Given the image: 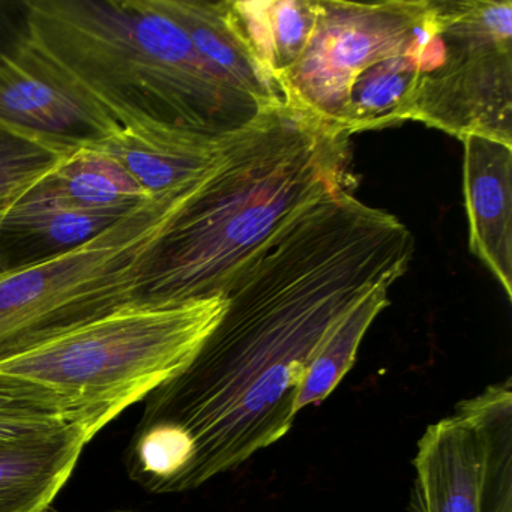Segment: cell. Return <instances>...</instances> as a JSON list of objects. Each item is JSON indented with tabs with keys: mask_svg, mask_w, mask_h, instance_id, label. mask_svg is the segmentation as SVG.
Listing matches in <instances>:
<instances>
[{
	"mask_svg": "<svg viewBox=\"0 0 512 512\" xmlns=\"http://www.w3.org/2000/svg\"><path fill=\"white\" fill-rule=\"evenodd\" d=\"M412 232L343 188L293 218L233 281L194 358L145 398L124 455L149 493L196 490L283 439L328 329L403 277Z\"/></svg>",
	"mask_w": 512,
	"mask_h": 512,
	"instance_id": "6da1fadb",
	"label": "cell"
},
{
	"mask_svg": "<svg viewBox=\"0 0 512 512\" xmlns=\"http://www.w3.org/2000/svg\"><path fill=\"white\" fill-rule=\"evenodd\" d=\"M347 139L287 101L260 115L185 194L146 265L139 301L224 298L284 226L344 188Z\"/></svg>",
	"mask_w": 512,
	"mask_h": 512,
	"instance_id": "7a4b0ae2",
	"label": "cell"
},
{
	"mask_svg": "<svg viewBox=\"0 0 512 512\" xmlns=\"http://www.w3.org/2000/svg\"><path fill=\"white\" fill-rule=\"evenodd\" d=\"M32 40L121 127L232 136L268 112L236 91L158 0H26Z\"/></svg>",
	"mask_w": 512,
	"mask_h": 512,
	"instance_id": "3957f363",
	"label": "cell"
},
{
	"mask_svg": "<svg viewBox=\"0 0 512 512\" xmlns=\"http://www.w3.org/2000/svg\"><path fill=\"white\" fill-rule=\"evenodd\" d=\"M226 298L164 305L133 301L43 346L0 362L106 427L178 374L218 325Z\"/></svg>",
	"mask_w": 512,
	"mask_h": 512,
	"instance_id": "277c9868",
	"label": "cell"
},
{
	"mask_svg": "<svg viewBox=\"0 0 512 512\" xmlns=\"http://www.w3.org/2000/svg\"><path fill=\"white\" fill-rule=\"evenodd\" d=\"M193 185L131 209L68 253L2 272L0 362L139 301L146 265Z\"/></svg>",
	"mask_w": 512,
	"mask_h": 512,
	"instance_id": "5b68a950",
	"label": "cell"
},
{
	"mask_svg": "<svg viewBox=\"0 0 512 512\" xmlns=\"http://www.w3.org/2000/svg\"><path fill=\"white\" fill-rule=\"evenodd\" d=\"M442 55L422 74L409 121L512 146V2L434 0Z\"/></svg>",
	"mask_w": 512,
	"mask_h": 512,
	"instance_id": "8992f818",
	"label": "cell"
},
{
	"mask_svg": "<svg viewBox=\"0 0 512 512\" xmlns=\"http://www.w3.org/2000/svg\"><path fill=\"white\" fill-rule=\"evenodd\" d=\"M316 4L313 37L278 85L284 101L343 131L352 83L377 62L416 43L433 25L434 2L316 0Z\"/></svg>",
	"mask_w": 512,
	"mask_h": 512,
	"instance_id": "52a82bcc",
	"label": "cell"
},
{
	"mask_svg": "<svg viewBox=\"0 0 512 512\" xmlns=\"http://www.w3.org/2000/svg\"><path fill=\"white\" fill-rule=\"evenodd\" d=\"M0 124L71 151L98 145L122 128L32 40L25 20L0 46Z\"/></svg>",
	"mask_w": 512,
	"mask_h": 512,
	"instance_id": "ba28073f",
	"label": "cell"
},
{
	"mask_svg": "<svg viewBox=\"0 0 512 512\" xmlns=\"http://www.w3.org/2000/svg\"><path fill=\"white\" fill-rule=\"evenodd\" d=\"M463 194L470 251L512 299V146L466 136Z\"/></svg>",
	"mask_w": 512,
	"mask_h": 512,
	"instance_id": "9c48e42d",
	"label": "cell"
},
{
	"mask_svg": "<svg viewBox=\"0 0 512 512\" xmlns=\"http://www.w3.org/2000/svg\"><path fill=\"white\" fill-rule=\"evenodd\" d=\"M239 133L211 136L169 125L137 124L122 127L95 146L115 157L151 196L157 197L190 187L208 175Z\"/></svg>",
	"mask_w": 512,
	"mask_h": 512,
	"instance_id": "30bf717a",
	"label": "cell"
},
{
	"mask_svg": "<svg viewBox=\"0 0 512 512\" xmlns=\"http://www.w3.org/2000/svg\"><path fill=\"white\" fill-rule=\"evenodd\" d=\"M413 466L415 512H485L481 445L460 413L425 428Z\"/></svg>",
	"mask_w": 512,
	"mask_h": 512,
	"instance_id": "8fae6325",
	"label": "cell"
},
{
	"mask_svg": "<svg viewBox=\"0 0 512 512\" xmlns=\"http://www.w3.org/2000/svg\"><path fill=\"white\" fill-rule=\"evenodd\" d=\"M103 427L71 422L58 430L0 440V512H46Z\"/></svg>",
	"mask_w": 512,
	"mask_h": 512,
	"instance_id": "7c38bea8",
	"label": "cell"
},
{
	"mask_svg": "<svg viewBox=\"0 0 512 512\" xmlns=\"http://www.w3.org/2000/svg\"><path fill=\"white\" fill-rule=\"evenodd\" d=\"M124 215L77 208L31 190L8 214L0 232V274L68 253Z\"/></svg>",
	"mask_w": 512,
	"mask_h": 512,
	"instance_id": "4fadbf2b",
	"label": "cell"
},
{
	"mask_svg": "<svg viewBox=\"0 0 512 512\" xmlns=\"http://www.w3.org/2000/svg\"><path fill=\"white\" fill-rule=\"evenodd\" d=\"M158 4L187 32L199 55L236 91L266 110L284 103L280 88L236 23L230 0H158Z\"/></svg>",
	"mask_w": 512,
	"mask_h": 512,
	"instance_id": "5bb4252c",
	"label": "cell"
},
{
	"mask_svg": "<svg viewBox=\"0 0 512 512\" xmlns=\"http://www.w3.org/2000/svg\"><path fill=\"white\" fill-rule=\"evenodd\" d=\"M34 190L77 208L121 214L154 199L115 157L95 145L68 155Z\"/></svg>",
	"mask_w": 512,
	"mask_h": 512,
	"instance_id": "9a60e30c",
	"label": "cell"
},
{
	"mask_svg": "<svg viewBox=\"0 0 512 512\" xmlns=\"http://www.w3.org/2000/svg\"><path fill=\"white\" fill-rule=\"evenodd\" d=\"M230 7L254 55L280 88L281 77L299 61L313 37L316 0H232Z\"/></svg>",
	"mask_w": 512,
	"mask_h": 512,
	"instance_id": "2e32d148",
	"label": "cell"
},
{
	"mask_svg": "<svg viewBox=\"0 0 512 512\" xmlns=\"http://www.w3.org/2000/svg\"><path fill=\"white\" fill-rule=\"evenodd\" d=\"M478 434L485 512H512L511 379L487 386L455 407Z\"/></svg>",
	"mask_w": 512,
	"mask_h": 512,
	"instance_id": "e0dca14e",
	"label": "cell"
},
{
	"mask_svg": "<svg viewBox=\"0 0 512 512\" xmlns=\"http://www.w3.org/2000/svg\"><path fill=\"white\" fill-rule=\"evenodd\" d=\"M389 284H380L353 304L326 332L296 398V415L323 403L349 373L371 323L389 305Z\"/></svg>",
	"mask_w": 512,
	"mask_h": 512,
	"instance_id": "ac0fdd59",
	"label": "cell"
},
{
	"mask_svg": "<svg viewBox=\"0 0 512 512\" xmlns=\"http://www.w3.org/2000/svg\"><path fill=\"white\" fill-rule=\"evenodd\" d=\"M73 152L0 124V232L14 206Z\"/></svg>",
	"mask_w": 512,
	"mask_h": 512,
	"instance_id": "d6986e66",
	"label": "cell"
},
{
	"mask_svg": "<svg viewBox=\"0 0 512 512\" xmlns=\"http://www.w3.org/2000/svg\"><path fill=\"white\" fill-rule=\"evenodd\" d=\"M77 421L95 422L104 427L86 418L55 392L0 373V440L35 436Z\"/></svg>",
	"mask_w": 512,
	"mask_h": 512,
	"instance_id": "ffe728a7",
	"label": "cell"
},
{
	"mask_svg": "<svg viewBox=\"0 0 512 512\" xmlns=\"http://www.w3.org/2000/svg\"><path fill=\"white\" fill-rule=\"evenodd\" d=\"M23 20V2H0V46L20 31Z\"/></svg>",
	"mask_w": 512,
	"mask_h": 512,
	"instance_id": "44dd1931",
	"label": "cell"
}]
</instances>
